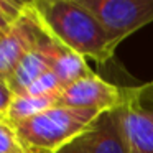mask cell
I'll use <instances>...</instances> for the list:
<instances>
[{"label": "cell", "mask_w": 153, "mask_h": 153, "mask_svg": "<svg viewBox=\"0 0 153 153\" xmlns=\"http://www.w3.org/2000/svg\"><path fill=\"white\" fill-rule=\"evenodd\" d=\"M0 153H23L15 128L5 119L0 120Z\"/></svg>", "instance_id": "4fadbf2b"}, {"label": "cell", "mask_w": 153, "mask_h": 153, "mask_svg": "<svg viewBox=\"0 0 153 153\" xmlns=\"http://www.w3.org/2000/svg\"><path fill=\"white\" fill-rule=\"evenodd\" d=\"M46 30L59 43L97 64H107L115 48L104 27L81 0H35L33 2Z\"/></svg>", "instance_id": "6da1fadb"}, {"label": "cell", "mask_w": 153, "mask_h": 153, "mask_svg": "<svg viewBox=\"0 0 153 153\" xmlns=\"http://www.w3.org/2000/svg\"><path fill=\"white\" fill-rule=\"evenodd\" d=\"M50 40H51V33L46 41H43L40 46L31 50L18 63L17 69L8 77L7 84L15 96L23 94L41 74L50 71V56H48V43H50Z\"/></svg>", "instance_id": "9c48e42d"}, {"label": "cell", "mask_w": 153, "mask_h": 153, "mask_svg": "<svg viewBox=\"0 0 153 153\" xmlns=\"http://www.w3.org/2000/svg\"><path fill=\"white\" fill-rule=\"evenodd\" d=\"M48 56H50V71H53L63 86H69L74 81L94 73L87 64V59L71 48L64 46L63 43L51 36L48 43Z\"/></svg>", "instance_id": "ba28073f"}, {"label": "cell", "mask_w": 153, "mask_h": 153, "mask_svg": "<svg viewBox=\"0 0 153 153\" xmlns=\"http://www.w3.org/2000/svg\"><path fill=\"white\" fill-rule=\"evenodd\" d=\"M152 84H153V81H152Z\"/></svg>", "instance_id": "ac0fdd59"}, {"label": "cell", "mask_w": 153, "mask_h": 153, "mask_svg": "<svg viewBox=\"0 0 153 153\" xmlns=\"http://www.w3.org/2000/svg\"><path fill=\"white\" fill-rule=\"evenodd\" d=\"M5 31H7V30H5ZM5 31H2V30H0V36H2V35H4V33H5Z\"/></svg>", "instance_id": "2e32d148"}, {"label": "cell", "mask_w": 153, "mask_h": 153, "mask_svg": "<svg viewBox=\"0 0 153 153\" xmlns=\"http://www.w3.org/2000/svg\"><path fill=\"white\" fill-rule=\"evenodd\" d=\"M58 96H45V97H33V96H15L5 114V120L12 127L20 122L31 119L45 110L56 107Z\"/></svg>", "instance_id": "30bf717a"}, {"label": "cell", "mask_w": 153, "mask_h": 153, "mask_svg": "<svg viewBox=\"0 0 153 153\" xmlns=\"http://www.w3.org/2000/svg\"><path fill=\"white\" fill-rule=\"evenodd\" d=\"M63 89H64V86L59 81V77H58L53 71H48V73L41 74L23 94H20V96H33V97L59 96Z\"/></svg>", "instance_id": "8fae6325"}, {"label": "cell", "mask_w": 153, "mask_h": 153, "mask_svg": "<svg viewBox=\"0 0 153 153\" xmlns=\"http://www.w3.org/2000/svg\"><path fill=\"white\" fill-rule=\"evenodd\" d=\"M119 112L130 153H153V84L122 87Z\"/></svg>", "instance_id": "277c9868"}, {"label": "cell", "mask_w": 153, "mask_h": 153, "mask_svg": "<svg viewBox=\"0 0 153 153\" xmlns=\"http://www.w3.org/2000/svg\"><path fill=\"white\" fill-rule=\"evenodd\" d=\"M120 102H122V87L114 86L102 79L99 74L91 73L64 87L58 96L56 105L97 110L104 114L119 109Z\"/></svg>", "instance_id": "8992f818"}, {"label": "cell", "mask_w": 153, "mask_h": 153, "mask_svg": "<svg viewBox=\"0 0 153 153\" xmlns=\"http://www.w3.org/2000/svg\"><path fill=\"white\" fill-rule=\"evenodd\" d=\"M104 27L117 50L120 43L153 22V0H81Z\"/></svg>", "instance_id": "3957f363"}, {"label": "cell", "mask_w": 153, "mask_h": 153, "mask_svg": "<svg viewBox=\"0 0 153 153\" xmlns=\"http://www.w3.org/2000/svg\"><path fill=\"white\" fill-rule=\"evenodd\" d=\"M76 143L84 153H130L119 109L100 114Z\"/></svg>", "instance_id": "52a82bcc"}, {"label": "cell", "mask_w": 153, "mask_h": 153, "mask_svg": "<svg viewBox=\"0 0 153 153\" xmlns=\"http://www.w3.org/2000/svg\"><path fill=\"white\" fill-rule=\"evenodd\" d=\"M15 94L12 92V89L8 87V84L4 79H0V114L5 117L8 107H10L12 100H13Z\"/></svg>", "instance_id": "5bb4252c"}, {"label": "cell", "mask_w": 153, "mask_h": 153, "mask_svg": "<svg viewBox=\"0 0 153 153\" xmlns=\"http://www.w3.org/2000/svg\"><path fill=\"white\" fill-rule=\"evenodd\" d=\"M2 119H5V117H4V115H2V114H0V120H2Z\"/></svg>", "instance_id": "e0dca14e"}, {"label": "cell", "mask_w": 153, "mask_h": 153, "mask_svg": "<svg viewBox=\"0 0 153 153\" xmlns=\"http://www.w3.org/2000/svg\"><path fill=\"white\" fill-rule=\"evenodd\" d=\"M58 153H84L82 150L77 146V143L74 142V143H71V145H68L66 148H63L61 152H58Z\"/></svg>", "instance_id": "9a60e30c"}, {"label": "cell", "mask_w": 153, "mask_h": 153, "mask_svg": "<svg viewBox=\"0 0 153 153\" xmlns=\"http://www.w3.org/2000/svg\"><path fill=\"white\" fill-rule=\"evenodd\" d=\"M100 112L73 107H51L13 125L23 153H58L89 130Z\"/></svg>", "instance_id": "7a4b0ae2"}, {"label": "cell", "mask_w": 153, "mask_h": 153, "mask_svg": "<svg viewBox=\"0 0 153 153\" xmlns=\"http://www.w3.org/2000/svg\"><path fill=\"white\" fill-rule=\"evenodd\" d=\"M48 38L50 31L30 2L23 15L0 36V79L7 82L18 63Z\"/></svg>", "instance_id": "5b68a950"}, {"label": "cell", "mask_w": 153, "mask_h": 153, "mask_svg": "<svg viewBox=\"0 0 153 153\" xmlns=\"http://www.w3.org/2000/svg\"><path fill=\"white\" fill-rule=\"evenodd\" d=\"M30 2H15V0H0V30L5 31L23 15Z\"/></svg>", "instance_id": "7c38bea8"}]
</instances>
